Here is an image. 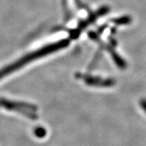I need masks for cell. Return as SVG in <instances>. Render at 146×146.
I'll list each match as a JSON object with an SVG mask.
<instances>
[{
    "mask_svg": "<svg viewBox=\"0 0 146 146\" xmlns=\"http://www.w3.org/2000/svg\"><path fill=\"white\" fill-rule=\"evenodd\" d=\"M69 44V41L68 39H62L60 42H56L54 44H51L50 45L45 46L42 48H40L38 50L31 53L28 55L25 56L24 57L18 59L15 62L11 63L10 65H7L5 68L0 70V80L2 79L5 76L9 75L10 74H12L14 71L17 70L18 69L21 68L22 67L28 64L30 62L33 61L34 59H36L39 57L44 56L49 54L52 52L56 51V50L62 49V48L66 47Z\"/></svg>",
    "mask_w": 146,
    "mask_h": 146,
    "instance_id": "cell-1",
    "label": "cell"
},
{
    "mask_svg": "<svg viewBox=\"0 0 146 146\" xmlns=\"http://www.w3.org/2000/svg\"><path fill=\"white\" fill-rule=\"evenodd\" d=\"M33 133H34V135L38 138H43L46 135V130L42 127H37L35 128Z\"/></svg>",
    "mask_w": 146,
    "mask_h": 146,
    "instance_id": "cell-2",
    "label": "cell"
},
{
    "mask_svg": "<svg viewBox=\"0 0 146 146\" xmlns=\"http://www.w3.org/2000/svg\"><path fill=\"white\" fill-rule=\"evenodd\" d=\"M140 105H141V107L143 108V110L145 111V112L146 113V100H141Z\"/></svg>",
    "mask_w": 146,
    "mask_h": 146,
    "instance_id": "cell-3",
    "label": "cell"
}]
</instances>
